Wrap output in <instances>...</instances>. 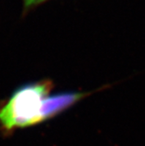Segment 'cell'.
<instances>
[{"label":"cell","instance_id":"2","mask_svg":"<svg viewBox=\"0 0 145 146\" xmlns=\"http://www.w3.org/2000/svg\"><path fill=\"white\" fill-rule=\"evenodd\" d=\"M89 94L75 91H66L49 95L44 101L41 110V122L56 116L69 109Z\"/></svg>","mask_w":145,"mask_h":146},{"label":"cell","instance_id":"1","mask_svg":"<svg viewBox=\"0 0 145 146\" xmlns=\"http://www.w3.org/2000/svg\"><path fill=\"white\" fill-rule=\"evenodd\" d=\"M52 88L54 83L50 79H43L16 88L0 107V124L11 130L42 123L43 102Z\"/></svg>","mask_w":145,"mask_h":146},{"label":"cell","instance_id":"3","mask_svg":"<svg viewBox=\"0 0 145 146\" xmlns=\"http://www.w3.org/2000/svg\"><path fill=\"white\" fill-rule=\"evenodd\" d=\"M49 0H22L23 3V9H22V15L25 16L28 13H30L32 11L45 4Z\"/></svg>","mask_w":145,"mask_h":146}]
</instances>
